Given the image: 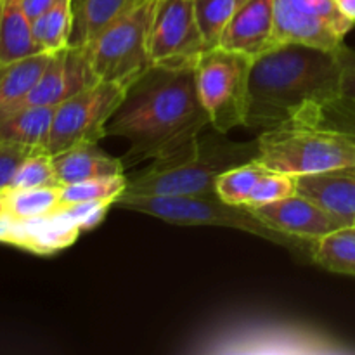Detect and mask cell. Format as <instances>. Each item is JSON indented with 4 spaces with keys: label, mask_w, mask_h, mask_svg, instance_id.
I'll return each mask as SVG.
<instances>
[{
    "label": "cell",
    "mask_w": 355,
    "mask_h": 355,
    "mask_svg": "<svg viewBox=\"0 0 355 355\" xmlns=\"http://www.w3.org/2000/svg\"><path fill=\"white\" fill-rule=\"evenodd\" d=\"M194 68L151 66L128 87L106 127L107 135L128 142L121 158L125 168L175 158L189 151L210 127Z\"/></svg>",
    "instance_id": "obj_1"
},
{
    "label": "cell",
    "mask_w": 355,
    "mask_h": 355,
    "mask_svg": "<svg viewBox=\"0 0 355 355\" xmlns=\"http://www.w3.org/2000/svg\"><path fill=\"white\" fill-rule=\"evenodd\" d=\"M340 96L336 52L279 44L253 59L245 127L259 134L284 127L314 114Z\"/></svg>",
    "instance_id": "obj_2"
},
{
    "label": "cell",
    "mask_w": 355,
    "mask_h": 355,
    "mask_svg": "<svg viewBox=\"0 0 355 355\" xmlns=\"http://www.w3.org/2000/svg\"><path fill=\"white\" fill-rule=\"evenodd\" d=\"M259 162L290 175H315L355 165V101L336 97L305 123L260 132Z\"/></svg>",
    "instance_id": "obj_3"
},
{
    "label": "cell",
    "mask_w": 355,
    "mask_h": 355,
    "mask_svg": "<svg viewBox=\"0 0 355 355\" xmlns=\"http://www.w3.org/2000/svg\"><path fill=\"white\" fill-rule=\"evenodd\" d=\"M225 135L210 125L189 151L165 162H151L144 170L127 177L125 193L151 196L215 193L218 175L243 163L259 159L257 139L234 142Z\"/></svg>",
    "instance_id": "obj_4"
},
{
    "label": "cell",
    "mask_w": 355,
    "mask_h": 355,
    "mask_svg": "<svg viewBox=\"0 0 355 355\" xmlns=\"http://www.w3.org/2000/svg\"><path fill=\"white\" fill-rule=\"evenodd\" d=\"M118 210H130L149 215L159 220L177 225H215L248 232L257 238L267 239L277 246L312 260L314 241L286 236L263 224L246 207H238L220 200L217 193L187 194V196H151V194L123 193L113 203Z\"/></svg>",
    "instance_id": "obj_5"
},
{
    "label": "cell",
    "mask_w": 355,
    "mask_h": 355,
    "mask_svg": "<svg viewBox=\"0 0 355 355\" xmlns=\"http://www.w3.org/2000/svg\"><path fill=\"white\" fill-rule=\"evenodd\" d=\"M155 3L141 0L85 45L97 78L128 89L151 68L148 42Z\"/></svg>",
    "instance_id": "obj_6"
},
{
    "label": "cell",
    "mask_w": 355,
    "mask_h": 355,
    "mask_svg": "<svg viewBox=\"0 0 355 355\" xmlns=\"http://www.w3.org/2000/svg\"><path fill=\"white\" fill-rule=\"evenodd\" d=\"M252 59L222 47L208 49L196 62V85L210 125L220 134L245 127L250 106Z\"/></svg>",
    "instance_id": "obj_7"
},
{
    "label": "cell",
    "mask_w": 355,
    "mask_h": 355,
    "mask_svg": "<svg viewBox=\"0 0 355 355\" xmlns=\"http://www.w3.org/2000/svg\"><path fill=\"white\" fill-rule=\"evenodd\" d=\"M127 89L99 80L89 89L58 104L45 151L58 155L82 144H99L107 137V121L120 107Z\"/></svg>",
    "instance_id": "obj_8"
},
{
    "label": "cell",
    "mask_w": 355,
    "mask_h": 355,
    "mask_svg": "<svg viewBox=\"0 0 355 355\" xmlns=\"http://www.w3.org/2000/svg\"><path fill=\"white\" fill-rule=\"evenodd\" d=\"M354 26L335 0H274L276 45L302 44L335 52Z\"/></svg>",
    "instance_id": "obj_9"
},
{
    "label": "cell",
    "mask_w": 355,
    "mask_h": 355,
    "mask_svg": "<svg viewBox=\"0 0 355 355\" xmlns=\"http://www.w3.org/2000/svg\"><path fill=\"white\" fill-rule=\"evenodd\" d=\"M148 44L153 66L194 68L208 51L194 0H156Z\"/></svg>",
    "instance_id": "obj_10"
},
{
    "label": "cell",
    "mask_w": 355,
    "mask_h": 355,
    "mask_svg": "<svg viewBox=\"0 0 355 355\" xmlns=\"http://www.w3.org/2000/svg\"><path fill=\"white\" fill-rule=\"evenodd\" d=\"M97 82L89 49L69 45L52 52L38 82L12 111L28 106H58Z\"/></svg>",
    "instance_id": "obj_11"
},
{
    "label": "cell",
    "mask_w": 355,
    "mask_h": 355,
    "mask_svg": "<svg viewBox=\"0 0 355 355\" xmlns=\"http://www.w3.org/2000/svg\"><path fill=\"white\" fill-rule=\"evenodd\" d=\"M255 217L276 231L293 238L318 241L322 236L345 227V222L336 218L311 198L295 193L276 203L250 208Z\"/></svg>",
    "instance_id": "obj_12"
},
{
    "label": "cell",
    "mask_w": 355,
    "mask_h": 355,
    "mask_svg": "<svg viewBox=\"0 0 355 355\" xmlns=\"http://www.w3.org/2000/svg\"><path fill=\"white\" fill-rule=\"evenodd\" d=\"M218 47L239 52L252 61L276 47L274 0H246L222 31Z\"/></svg>",
    "instance_id": "obj_13"
},
{
    "label": "cell",
    "mask_w": 355,
    "mask_h": 355,
    "mask_svg": "<svg viewBox=\"0 0 355 355\" xmlns=\"http://www.w3.org/2000/svg\"><path fill=\"white\" fill-rule=\"evenodd\" d=\"M80 232L82 231L76 227L75 222L64 211L58 210L33 220H9L2 243H9L40 255H49L71 245Z\"/></svg>",
    "instance_id": "obj_14"
},
{
    "label": "cell",
    "mask_w": 355,
    "mask_h": 355,
    "mask_svg": "<svg viewBox=\"0 0 355 355\" xmlns=\"http://www.w3.org/2000/svg\"><path fill=\"white\" fill-rule=\"evenodd\" d=\"M297 193L311 198L336 218L354 225L355 222V175L342 172L315 173L297 177Z\"/></svg>",
    "instance_id": "obj_15"
},
{
    "label": "cell",
    "mask_w": 355,
    "mask_h": 355,
    "mask_svg": "<svg viewBox=\"0 0 355 355\" xmlns=\"http://www.w3.org/2000/svg\"><path fill=\"white\" fill-rule=\"evenodd\" d=\"M52 165L59 186L125 173L121 158H113L99 149L97 144L75 146L58 155H52Z\"/></svg>",
    "instance_id": "obj_16"
},
{
    "label": "cell",
    "mask_w": 355,
    "mask_h": 355,
    "mask_svg": "<svg viewBox=\"0 0 355 355\" xmlns=\"http://www.w3.org/2000/svg\"><path fill=\"white\" fill-rule=\"evenodd\" d=\"M44 52L31 33V19L24 0H0V62Z\"/></svg>",
    "instance_id": "obj_17"
},
{
    "label": "cell",
    "mask_w": 355,
    "mask_h": 355,
    "mask_svg": "<svg viewBox=\"0 0 355 355\" xmlns=\"http://www.w3.org/2000/svg\"><path fill=\"white\" fill-rule=\"evenodd\" d=\"M51 52H38L10 62H0V118L30 94L44 73Z\"/></svg>",
    "instance_id": "obj_18"
},
{
    "label": "cell",
    "mask_w": 355,
    "mask_h": 355,
    "mask_svg": "<svg viewBox=\"0 0 355 355\" xmlns=\"http://www.w3.org/2000/svg\"><path fill=\"white\" fill-rule=\"evenodd\" d=\"M55 106H28L0 118V141L45 149Z\"/></svg>",
    "instance_id": "obj_19"
},
{
    "label": "cell",
    "mask_w": 355,
    "mask_h": 355,
    "mask_svg": "<svg viewBox=\"0 0 355 355\" xmlns=\"http://www.w3.org/2000/svg\"><path fill=\"white\" fill-rule=\"evenodd\" d=\"M141 0H83L75 10V23L69 45L85 47L116 17L127 12Z\"/></svg>",
    "instance_id": "obj_20"
},
{
    "label": "cell",
    "mask_w": 355,
    "mask_h": 355,
    "mask_svg": "<svg viewBox=\"0 0 355 355\" xmlns=\"http://www.w3.org/2000/svg\"><path fill=\"white\" fill-rule=\"evenodd\" d=\"M75 23L73 0H54L51 7L31 21V33L44 52H58L69 47Z\"/></svg>",
    "instance_id": "obj_21"
},
{
    "label": "cell",
    "mask_w": 355,
    "mask_h": 355,
    "mask_svg": "<svg viewBox=\"0 0 355 355\" xmlns=\"http://www.w3.org/2000/svg\"><path fill=\"white\" fill-rule=\"evenodd\" d=\"M312 262L335 274L355 277V227L342 229L322 236L312 246Z\"/></svg>",
    "instance_id": "obj_22"
},
{
    "label": "cell",
    "mask_w": 355,
    "mask_h": 355,
    "mask_svg": "<svg viewBox=\"0 0 355 355\" xmlns=\"http://www.w3.org/2000/svg\"><path fill=\"white\" fill-rule=\"evenodd\" d=\"M61 208V186L6 189V215L12 222L33 220Z\"/></svg>",
    "instance_id": "obj_23"
},
{
    "label": "cell",
    "mask_w": 355,
    "mask_h": 355,
    "mask_svg": "<svg viewBox=\"0 0 355 355\" xmlns=\"http://www.w3.org/2000/svg\"><path fill=\"white\" fill-rule=\"evenodd\" d=\"M266 170L267 166L260 163L259 159L234 166V168L218 175L217 182H215V193L220 200L227 201V203L246 207L253 189L262 179Z\"/></svg>",
    "instance_id": "obj_24"
},
{
    "label": "cell",
    "mask_w": 355,
    "mask_h": 355,
    "mask_svg": "<svg viewBox=\"0 0 355 355\" xmlns=\"http://www.w3.org/2000/svg\"><path fill=\"white\" fill-rule=\"evenodd\" d=\"M127 175L99 177L83 182L61 186V207L76 203H111L113 205L127 189Z\"/></svg>",
    "instance_id": "obj_25"
},
{
    "label": "cell",
    "mask_w": 355,
    "mask_h": 355,
    "mask_svg": "<svg viewBox=\"0 0 355 355\" xmlns=\"http://www.w3.org/2000/svg\"><path fill=\"white\" fill-rule=\"evenodd\" d=\"M246 0H194L196 19L208 49L218 47V40L239 7Z\"/></svg>",
    "instance_id": "obj_26"
},
{
    "label": "cell",
    "mask_w": 355,
    "mask_h": 355,
    "mask_svg": "<svg viewBox=\"0 0 355 355\" xmlns=\"http://www.w3.org/2000/svg\"><path fill=\"white\" fill-rule=\"evenodd\" d=\"M59 186L55 177L52 156L45 149L31 153L17 170L9 189H35V187Z\"/></svg>",
    "instance_id": "obj_27"
},
{
    "label": "cell",
    "mask_w": 355,
    "mask_h": 355,
    "mask_svg": "<svg viewBox=\"0 0 355 355\" xmlns=\"http://www.w3.org/2000/svg\"><path fill=\"white\" fill-rule=\"evenodd\" d=\"M295 193H297V177L267 168L262 179L259 180V184L253 189L246 208H257L263 207V205L276 203V201L284 200V198L291 196Z\"/></svg>",
    "instance_id": "obj_28"
},
{
    "label": "cell",
    "mask_w": 355,
    "mask_h": 355,
    "mask_svg": "<svg viewBox=\"0 0 355 355\" xmlns=\"http://www.w3.org/2000/svg\"><path fill=\"white\" fill-rule=\"evenodd\" d=\"M33 151H37V148L0 141V191L9 189L19 166Z\"/></svg>",
    "instance_id": "obj_29"
},
{
    "label": "cell",
    "mask_w": 355,
    "mask_h": 355,
    "mask_svg": "<svg viewBox=\"0 0 355 355\" xmlns=\"http://www.w3.org/2000/svg\"><path fill=\"white\" fill-rule=\"evenodd\" d=\"M111 207H113L111 203H97V201H94V203H76L69 205V207H61L59 210L64 211L75 222L76 227L83 232L99 225Z\"/></svg>",
    "instance_id": "obj_30"
},
{
    "label": "cell",
    "mask_w": 355,
    "mask_h": 355,
    "mask_svg": "<svg viewBox=\"0 0 355 355\" xmlns=\"http://www.w3.org/2000/svg\"><path fill=\"white\" fill-rule=\"evenodd\" d=\"M335 52L340 62V87H342V96L355 101V51L343 44Z\"/></svg>",
    "instance_id": "obj_31"
},
{
    "label": "cell",
    "mask_w": 355,
    "mask_h": 355,
    "mask_svg": "<svg viewBox=\"0 0 355 355\" xmlns=\"http://www.w3.org/2000/svg\"><path fill=\"white\" fill-rule=\"evenodd\" d=\"M52 3H54V0H24V9H26V14L30 16V19L33 21L35 17L44 14Z\"/></svg>",
    "instance_id": "obj_32"
},
{
    "label": "cell",
    "mask_w": 355,
    "mask_h": 355,
    "mask_svg": "<svg viewBox=\"0 0 355 355\" xmlns=\"http://www.w3.org/2000/svg\"><path fill=\"white\" fill-rule=\"evenodd\" d=\"M335 2L338 6L340 12L345 17H349L355 24V0H335Z\"/></svg>",
    "instance_id": "obj_33"
},
{
    "label": "cell",
    "mask_w": 355,
    "mask_h": 355,
    "mask_svg": "<svg viewBox=\"0 0 355 355\" xmlns=\"http://www.w3.org/2000/svg\"><path fill=\"white\" fill-rule=\"evenodd\" d=\"M6 189L0 191V218H6Z\"/></svg>",
    "instance_id": "obj_34"
},
{
    "label": "cell",
    "mask_w": 355,
    "mask_h": 355,
    "mask_svg": "<svg viewBox=\"0 0 355 355\" xmlns=\"http://www.w3.org/2000/svg\"><path fill=\"white\" fill-rule=\"evenodd\" d=\"M7 225H9V218H0V241H2V236L6 234Z\"/></svg>",
    "instance_id": "obj_35"
},
{
    "label": "cell",
    "mask_w": 355,
    "mask_h": 355,
    "mask_svg": "<svg viewBox=\"0 0 355 355\" xmlns=\"http://www.w3.org/2000/svg\"><path fill=\"white\" fill-rule=\"evenodd\" d=\"M342 172L350 173V175H355V165L354 166H349V168H345V170H342Z\"/></svg>",
    "instance_id": "obj_36"
},
{
    "label": "cell",
    "mask_w": 355,
    "mask_h": 355,
    "mask_svg": "<svg viewBox=\"0 0 355 355\" xmlns=\"http://www.w3.org/2000/svg\"><path fill=\"white\" fill-rule=\"evenodd\" d=\"M82 3H83V0H73V9L76 10L80 6H82Z\"/></svg>",
    "instance_id": "obj_37"
},
{
    "label": "cell",
    "mask_w": 355,
    "mask_h": 355,
    "mask_svg": "<svg viewBox=\"0 0 355 355\" xmlns=\"http://www.w3.org/2000/svg\"><path fill=\"white\" fill-rule=\"evenodd\" d=\"M354 227H355V222H354Z\"/></svg>",
    "instance_id": "obj_38"
}]
</instances>
